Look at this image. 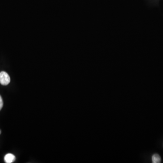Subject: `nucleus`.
<instances>
[{
	"instance_id": "obj_1",
	"label": "nucleus",
	"mask_w": 163,
	"mask_h": 163,
	"mask_svg": "<svg viewBox=\"0 0 163 163\" xmlns=\"http://www.w3.org/2000/svg\"><path fill=\"white\" fill-rule=\"evenodd\" d=\"M10 81V77L7 72L4 71L0 72V84L2 85H7Z\"/></svg>"
},
{
	"instance_id": "obj_2",
	"label": "nucleus",
	"mask_w": 163,
	"mask_h": 163,
	"mask_svg": "<svg viewBox=\"0 0 163 163\" xmlns=\"http://www.w3.org/2000/svg\"><path fill=\"white\" fill-rule=\"evenodd\" d=\"M15 157L12 154H7L4 157V161L6 163H11L14 162Z\"/></svg>"
},
{
	"instance_id": "obj_3",
	"label": "nucleus",
	"mask_w": 163,
	"mask_h": 163,
	"mask_svg": "<svg viewBox=\"0 0 163 163\" xmlns=\"http://www.w3.org/2000/svg\"><path fill=\"white\" fill-rule=\"evenodd\" d=\"M152 162L153 163H160L161 162L160 156L158 154H154L152 157Z\"/></svg>"
},
{
	"instance_id": "obj_4",
	"label": "nucleus",
	"mask_w": 163,
	"mask_h": 163,
	"mask_svg": "<svg viewBox=\"0 0 163 163\" xmlns=\"http://www.w3.org/2000/svg\"><path fill=\"white\" fill-rule=\"evenodd\" d=\"M3 106V102L1 96H0V111L2 109Z\"/></svg>"
},
{
	"instance_id": "obj_5",
	"label": "nucleus",
	"mask_w": 163,
	"mask_h": 163,
	"mask_svg": "<svg viewBox=\"0 0 163 163\" xmlns=\"http://www.w3.org/2000/svg\"><path fill=\"white\" fill-rule=\"evenodd\" d=\"M1 134V131L0 130V134Z\"/></svg>"
}]
</instances>
